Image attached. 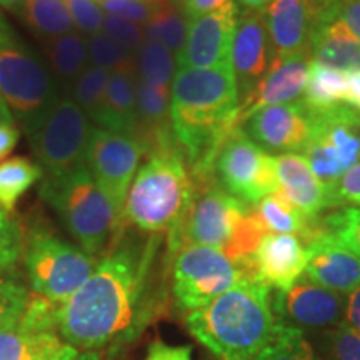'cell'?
I'll list each match as a JSON object with an SVG mask.
<instances>
[{
    "mask_svg": "<svg viewBox=\"0 0 360 360\" xmlns=\"http://www.w3.org/2000/svg\"><path fill=\"white\" fill-rule=\"evenodd\" d=\"M247 277L245 269L222 250L205 245H182L174 262V297L179 307L197 310Z\"/></svg>",
    "mask_w": 360,
    "mask_h": 360,
    "instance_id": "obj_11",
    "label": "cell"
},
{
    "mask_svg": "<svg viewBox=\"0 0 360 360\" xmlns=\"http://www.w3.org/2000/svg\"><path fill=\"white\" fill-rule=\"evenodd\" d=\"M175 142L192 164L193 182H209L215 159L240 127V96L232 65L179 69L170 87Z\"/></svg>",
    "mask_w": 360,
    "mask_h": 360,
    "instance_id": "obj_2",
    "label": "cell"
},
{
    "mask_svg": "<svg viewBox=\"0 0 360 360\" xmlns=\"http://www.w3.org/2000/svg\"><path fill=\"white\" fill-rule=\"evenodd\" d=\"M244 132L270 152H302L310 134V117L302 102L264 107L245 120Z\"/></svg>",
    "mask_w": 360,
    "mask_h": 360,
    "instance_id": "obj_18",
    "label": "cell"
},
{
    "mask_svg": "<svg viewBox=\"0 0 360 360\" xmlns=\"http://www.w3.org/2000/svg\"><path fill=\"white\" fill-rule=\"evenodd\" d=\"M278 192L307 219H317L323 210L335 209L332 192L319 180L309 162L297 152L274 155Z\"/></svg>",
    "mask_w": 360,
    "mask_h": 360,
    "instance_id": "obj_23",
    "label": "cell"
},
{
    "mask_svg": "<svg viewBox=\"0 0 360 360\" xmlns=\"http://www.w3.org/2000/svg\"><path fill=\"white\" fill-rule=\"evenodd\" d=\"M154 244L143 249L117 242L98 260L89 281L57 307V330L64 344L102 350L132 339L146 317V281Z\"/></svg>",
    "mask_w": 360,
    "mask_h": 360,
    "instance_id": "obj_1",
    "label": "cell"
},
{
    "mask_svg": "<svg viewBox=\"0 0 360 360\" xmlns=\"http://www.w3.org/2000/svg\"><path fill=\"white\" fill-rule=\"evenodd\" d=\"M319 222L360 259V205L344 207Z\"/></svg>",
    "mask_w": 360,
    "mask_h": 360,
    "instance_id": "obj_37",
    "label": "cell"
},
{
    "mask_svg": "<svg viewBox=\"0 0 360 360\" xmlns=\"http://www.w3.org/2000/svg\"><path fill=\"white\" fill-rule=\"evenodd\" d=\"M304 244L307 247L305 277L337 294H350L360 285V259L327 232L319 219Z\"/></svg>",
    "mask_w": 360,
    "mask_h": 360,
    "instance_id": "obj_17",
    "label": "cell"
},
{
    "mask_svg": "<svg viewBox=\"0 0 360 360\" xmlns=\"http://www.w3.org/2000/svg\"><path fill=\"white\" fill-rule=\"evenodd\" d=\"M238 7L231 0L217 11L188 20L187 37L177 56L179 69H210L232 65V44Z\"/></svg>",
    "mask_w": 360,
    "mask_h": 360,
    "instance_id": "obj_16",
    "label": "cell"
},
{
    "mask_svg": "<svg viewBox=\"0 0 360 360\" xmlns=\"http://www.w3.org/2000/svg\"><path fill=\"white\" fill-rule=\"evenodd\" d=\"M44 57L58 90L69 94L75 80L90 65L87 37L74 30L62 37L47 40L44 44Z\"/></svg>",
    "mask_w": 360,
    "mask_h": 360,
    "instance_id": "obj_26",
    "label": "cell"
},
{
    "mask_svg": "<svg viewBox=\"0 0 360 360\" xmlns=\"http://www.w3.org/2000/svg\"><path fill=\"white\" fill-rule=\"evenodd\" d=\"M345 322L360 335V285L349 294L345 305Z\"/></svg>",
    "mask_w": 360,
    "mask_h": 360,
    "instance_id": "obj_49",
    "label": "cell"
},
{
    "mask_svg": "<svg viewBox=\"0 0 360 360\" xmlns=\"http://www.w3.org/2000/svg\"><path fill=\"white\" fill-rule=\"evenodd\" d=\"M42 177V167L25 157H12L0 162V209L11 214L17 202Z\"/></svg>",
    "mask_w": 360,
    "mask_h": 360,
    "instance_id": "obj_30",
    "label": "cell"
},
{
    "mask_svg": "<svg viewBox=\"0 0 360 360\" xmlns=\"http://www.w3.org/2000/svg\"><path fill=\"white\" fill-rule=\"evenodd\" d=\"M274 60L264 12H247L238 19L232 44V69L240 102L254 90Z\"/></svg>",
    "mask_w": 360,
    "mask_h": 360,
    "instance_id": "obj_20",
    "label": "cell"
},
{
    "mask_svg": "<svg viewBox=\"0 0 360 360\" xmlns=\"http://www.w3.org/2000/svg\"><path fill=\"white\" fill-rule=\"evenodd\" d=\"M98 2H105V0H98Z\"/></svg>",
    "mask_w": 360,
    "mask_h": 360,
    "instance_id": "obj_55",
    "label": "cell"
},
{
    "mask_svg": "<svg viewBox=\"0 0 360 360\" xmlns=\"http://www.w3.org/2000/svg\"><path fill=\"white\" fill-rule=\"evenodd\" d=\"M347 75V90H345V102L352 109L360 112V70L350 72Z\"/></svg>",
    "mask_w": 360,
    "mask_h": 360,
    "instance_id": "obj_50",
    "label": "cell"
},
{
    "mask_svg": "<svg viewBox=\"0 0 360 360\" xmlns=\"http://www.w3.org/2000/svg\"><path fill=\"white\" fill-rule=\"evenodd\" d=\"M92 130L94 125L82 109L62 94L25 134L47 177H57L85 164Z\"/></svg>",
    "mask_w": 360,
    "mask_h": 360,
    "instance_id": "obj_9",
    "label": "cell"
},
{
    "mask_svg": "<svg viewBox=\"0 0 360 360\" xmlns=\"http://www.w3.org/2000/svg\"><path fill=\"white\" fill-rule=\"evenodd\" d=\"M103 32L109 35L112 40H115L120 47H124L125 51L134 53V56L146 40L143 25L120 19V17L109 15V13H105V20H103Z\"/></svg>",
    "mask_w": 360,
    "mask_h": 360,
    "instance_id": "obj_40",
    "label": "cell"
},
{
    "mask_svg": "<svg viewBox=\"0 0 360 360\" xmlns=\"http://www.w3.org/2000/svg\"><path fill=\"white\" fill-rule=\"evenodd\" d=\"M101 6L103 12L109 15L146 25L155 13L159 4L147 2V0H105V2H101Z\"/></svg>",
    "mask_w": 360,
    "mask_h": 360,
    "instance_id": "obj_41",
    "label": "cell"
},
{
    "mask_svg": "<svg viewBox=\"0 0 360 360\" xmlns=\"http://www.w3.org/2000/svg\"><path fill=\"white\" fill-rule=\"evenodd\" d=\"M24 242L19 224L0 209V274H11L24 254Z\"/></svg>",
    "mask_w": 360,
    "mask_h": 360,
    "instance_id": "obj_38",
    "label": "cell"
},
{
    "mask_svg": "<svg viewBox=\"0 0 360 360\" xmlns=\"http://www.w3.org/2000/svg\"><path fill=\"white\" fill-rule=\"evenodd\" d=\"M328 345L335 360H360V335L345 321L332 328Z\"/></svg>",
    "mask_w": 360,
    "mask_h": 360,
    "instance_id": "obj_42",
    "label": "cell"
},
{
    "mask_svg": "<svg viewBox=\"0 0 360 360\" xmlns=\"http://www.w3.org/2000/svg\"><path fill=\"white\" fill-rule=\"evenodd\" d=\"M51 360H102L101 350H82L64 344Z\"/></svg>",
    "mask_w": 360,
    "mask_h": 360,
    "instance_id": "obj_48",
    "label": "cell"
},
{
    "mask_svg": "<svg viewBox=\"0 0 360 360\" xmlns=\"http://www.w3.org/2000/svg\"><path fill=\"white\" fill-rule=\"evenodd\" d=\"M195 193L179 146L159 148L135 174L125 200V222L142 232H169L170 252L177 254L180 229Z\"/></svg>",
    "mask_w": 360,
    "mask_h": 360,
    "instance_id": "obj_4",
    "label": "cell"
},
{
    "mask_svg": "<svg viewBox=\"0 0 360 360\" xmlns=\"http://www.w3.org/2000/svg\"><path fill=\"white\" fill-rule=\"evenodd\" d=\"M65 6L69 8L75 30L85 37L102 32L105 12L98 0H65Z\"/></svg>",
    "mask_w": 360,
    "mask_h": 360,
    "instance_id": "obj_39",
    "label": "cell"
},
{
    "mask_svg": "<svg viewBox=\"0 0 360 360\" xmlns=\"http://www.w3.org/2000/svg\"><path fill=\"white\" fill-rule=\"evenodd\" d=\"M310 67H312L310 53L274 58L264 77L240 102V124H244L250 115L264 107L282 105L297 101L307 85Z\"/></svg>",
    "mask_w": 360,
    "mask_h": 360,
    "instance_id": "obj_21",
    "label": "cell"
},
{
    "mask_svg": "<svg viewBox=\"0 0 360 360\" xmlns=\"http://www.w3.org/2000/svg\"><path fill=\"white\" fill-rule=\"evenodd\" d=\"M109 77L110 72L89 65L67 94L89 117L90 122L94 124H96L97 117L102 110L103 101H105Z\"/></svg>",
    "mask_w": 360,
    "mask_h": 360,
    "instance_id": "obj_33",
    "label": "cell"
},
{
    "mask_svg": "<svg viewBox=\"0 0 360 360\" xmlns=\"http://www.w3.org/2000/svg\"><path fill=\"white\" fill-rule=\"evenodd\" d=\"M347 75L330 67L312 62L307 85L302 94L304 107L309 112H322L334 109L345 102Z\"/></svg>",
    "mask_w": 360,
    "mask_h": 360,
    "instance_id": "obj_29",
    "label": "cell"
},
{
    "mask_svg": "<svg viewBox=\"0 0 360 360\" xmlns=\"http://www.w3.org/2000/svg\"><path fill=\"white\" fill-rule=\"evenodd\" d=\"M187 29L188 20L180 12V8H175L169 4H159L152 19L143 25V34L147 40H157L164 44L177 60V56L186 42Z\"/></svg>",
    "mask_w": 360,
    "mask_h": 360,
    "instance_id": "obj_32",
    "label": "cell"
},
{
    "mask_svg": "<svg viewBox=\"0 0 360 360\" xmlns=\"http://www.w3.org/2000/svg\"><path fill=\"white\" fill-rule=\"evenodd\" d=\"M87 51L90 65L110 72V74L120 70H137L134 53L120 47L103 30L98 34L89 35Z\"/></svg>",
    "mask_w": 360,
    "mask_h": 360,
    "instance_id": "obj_35",
    "label": "cell"
},
{
    "mask_svg": "<svg viewBox=\"0 0 360 360\" xmlns=\"http://www.w3.org/2000/svg\"><path fill=\"white\" fill-rule=\"evenodd\" d=\"M40 193L89 255L102 259L119 242L124 214L98 187L85 164L57 177H45Z\"/></svg>",
    "mask_w": 360,
    "mask_h": 360,
    "instance_id": "obj_5",
    "label": "cell"
},
{
    "mask_svg": "<svg viewBox=\"0 0 360 360\" xmlns=\"http://www.w3.org/2000/svg\"><path fill=\"white\" fill-rule=\"evenodd\" d=\"M57 307L30 295L19 321L0 330V360H51L64 345L57 330Z\"/></svg>",
    "mask_w": 360,
    "mask_h": 360,
    "instance_id": "obj_15",
    "label": "cell"
},
{
    "mask_svg": "<svg viewBox=\"0 0 360 360\" xmlns=\"http://www.w3.org/2000/svg\"><path fill=\"white\" fill-rule=\"evenodd\" d=\"M274 309L287 314L299 326L310 328H335L345 317L342 295L304 276L287 292H277Z\"/></svg>",
    "mask_w": 360,
    "mask_h": 360,
    "instance_id": "obj_22",
    "label": "cell"
},
{
    "mask_svg": "<svg viewBox=\"0 0 360 360\" xmlns=\"http://www.w3.org/2000/svg\"><path fill=\"white\" fill-rule=\"evenodd\" d=\"M312 62L342 74L360 70V40L350 32L349 27L332 13L315 29L310 42Z\"/></svg>",
    "mask_w": 360,
    "mask_h": 360,
    "instance_id": "obj_24",
    "label": "cell"
},
{
    "mask_svg": "<svg viewBox=\"0 0 360 360\" xmlns=\"http://www.w3.org/2000/svg\"><path fill=\"white\" fill-rule=\"evenodd\" d=\"M227 2H231V0H180V12L184 13L187 20H193L197 17L205 15V13L217 11Z\"/></svg>",
    "mask_w": 360,
    "mask_h": 360,
    "instance_id": "obj_46",
    "label": "cell"
},
{
    "mask_svg": "<svg viewBox=\"0 0 360 360\" xmlns=\"http://www.w3.org/2000/svg\"><path fill=\"white\" fill-rule=\"evenodd\" d=\"M337 15L360 40V0H337Z\"/></svg>",
    "mask_w": 360,
    "mask_h": 360,
    "instance_id": "obj_45",
    "label": "cell"
},
{
    "mask_svg": "<svg viewBox=\"0 0 360 360\" xmlns=\"http://www.w3.org/2000/svg\"><path fill=\"white\" fill-rule=\"evenodd\" d=\"M135 64L139 79L162 92L170 94L177 60L164 44L157 40H143L141 49L135 53Z\"/></svg>",
    "mask_w": 360,
    "mask_h": 360,
    "instance_id": "obj_31",
    "label": "cell"
},
{
    "mask_svg": "<svg viewBox=\"0 0 360 360\" xmlns=\"http://www.w3.org/2000/svg\"><path fill=\"white\" fill-rule=\"evenodd\" d=\"M137 119V70L112 72L96 127L135 134Z\"/></svg>",
    "mask_w": 360,
    "mask_h": 360,
    "instance_id": "obj_25",
    "label": "cell"
},
{
    "mask_svg": "<svg viewBox=\"0 0 360 360\" xmlns=\"http://www.w3.org/2000/svg\"><path fill=\"white\" fill-rule=\"evenodd\" d=\"M6 122H13V117L8 110V107L4 102V98L0 97V124H6Z\"/></svg>",
    "mask_w": 360,
    "mask_h": 360,
    "instance_id": "obj_52",
    "label": "cell"
},
{
    "mask_svg": "<svg viewBox=\"0 0 360 360\" xmlns=\"http://www.w3.org/2000/svg\"><path fill=\"white\" fill-rule=\"evenodd\" d=\"M214 169L220 187L250 207L278 191L274 155L259 147L242 127L233 129L224 142Z\"/></svg>",
    "mask_w": 360,
    "mask_h": 360,
    "instance_id": "obj_12",
    "label": "cell"
},
{
    "mask_svg": "<svg viewBox=\"0 0 360 360\" xmlns=\"http://www.w3.org/2000/svg\"><path fill=\"white\" fill-rule=\"evenodd\" d=\"M30 292L19 278L11 274H0V330L17 322L25 312Z\"/></svg>",
    "mask_w": 360,
    "mask_h": 360,
    "instance_id": "obj_36",
    "label": "cell"
},
{
    "mask_svg": "<svg viewBox=\"0 0 360 360\" xmlns=\"http://www.w3.org/2000/svg\"><path fill=\"white\" fill-rule=\"evenodd\" d=\"M143 360H192V349L186 345H169L159 340L148 347Z\"/></svg>",
    "mask_w": 360,
    "mask_h": 360,
    "instance_id": "obj_44",
    "label": "cell"
},
{
    "mask_svg": "<svg viewBox=\"0 0 360 360\" xmlns=\"http://www.w3.org/2000/svg\"><path fill=\"white\" fill-rule=\"evenodd\" d=\"M265 233L269 232L250 205L209 182L200 193H195L180 229L179 245H205L222 250L242 265L250 278V259Z\"/></svg>",
    "mask_w": 360,
    "mask_h": 360,
    "instance_id": "obj_6",
    "label": "cell"
},
{
    "mask_svg": "<svg viewBox=\"0 0 360 360\" xmlns=\"http://www.w3.org/2000/svg\"><path fill=\"white\" fill-rule=\"evenodd\" d=\"M252 209L269 233H290L300 240L309 236L315 222V219H307L300 210H297L278 191L269 193Z\"/></svg>",
    "mask_w": 360,
    "mask_h": 360,
    "instance_id": "obj_28",
    "label": "cell"
},
{
    "mask_svg": "<svg viewBox=\"0 0 360 360\" xmlns=\"http://www.w3.org/2000/svg\"><path fill=\"white\" fill-rule=\"evenodd\" d=\"M143 152L141 141L134 134L114 132L94 125L85 165L98 187L122 214Z\"/></svg>",
    "mask_w": 360,
    "mask_h": 360,
    "instance_id": "obj_13",
    "label": "cell"
},
{
    "mask_svg": "<svg viewBox=\"0 0 360 360\" xmlns=\"http://www.w3.org/2000/svg\"><path fill=\"white\" fill-rule=\"evenodd\" d=\"M42 57L22 40L0 12V97L27 132L60 97Z\"/></svg>",
    "mask_w": 360,
    "mask_h": 360,
    "instance_id": "obj_7",
    "label": "cell"
},
{
    "mask_svg": "<svg viewBox=\"0 0 360 360\" xmlns=\"http://www.w3.org/2000/svg\"><path fill=\"white\" fill-rule=\"evenodd\" d=\"M15 12L22 22L45 42L75 30L65 0H25Z\"/></svg>",
    "mask_w": 360,
    "mask_h": 360,
    "instance_id": "obj_27",
    "label": "cell"
},
{
    "mask_svg": "<svg viewBox=\"0 0 360 360\" xmlns=\"http://www.w3.org/2000/svg\"><path fill=\"white\" fill-rule=\"evenodd\" d=\"M25 0H0V7L11 8V11H15L20 4H24Z\"/></svg>",
    "mask_w": 360,
    "mask_h": 360,
    "instance_id": "obj_53",
    "label": "cell"
},
{
    "mask_svg": "<svg viewBox=\"0 0 360 360\" xmlns=\"http://www.w3.org/2000/svg\"><path fill=\"white\" fill-rule=\"evenodd\" d=\"M264 12L274 58L310 53L319 24L337 12V0H272Z\"/></svg>",
    "mask_w": 360,
    "mask_h": 360,
    "instance_id": "obj_14",
    "label": "cell"
},
{
    "mask_svg": "<svg viewBox=\"0 0 360 360\" xmlns=\"http://www.w3.org/2000/svg\"><path fill=\"white\" fill-rule=\"evenodd\" d=\"M20 139L19 129L13 122L0 124V160H4L15 148Z\"/></svg>",
    "mask_w": 360,
    "mask_h": 360,
    "instance_id": "obj_47",
    "label": "cell"
},
{
    "mask_svg": "<svg viewBox=\"0 0 360 360\" xmlns=\"http://www.w3.org/2000/svg\"><path fill=\"white\" fill-rule=\"evenodd\" d=\"M307 269V247L290 233H265L250 259L252 281L287 292Z\"/></svg>",
    "mask_w": 360,
    "mask_h": 360,
    "instance_id": "obj_19",
    "label": "cell"
},
{
    "mask_svg": "<svg viewBox=\"0 0 360 360\" xmlns=\"http://www.w3.org/2000/svg\"><path fill=\"white\" fill-rule=\"evenodd\" d=\"M278 321L270 289L249 281L187 314V327L220 360H254L272 340Z\"/></svg>",
    "mask_w": 360,
    "mask_h": 360,
    "instance_id": "obj_3",
    "label": "cell"
},
{
    "mask_svg": "<svg viewBox=\"0 0 360 360\" xmlns=\"http://www.w3.org/2000/svg\"><path fill=\"white\" fill-rule=\"evenodd\" d=\"M22 257L34 294L56 305L67 302L89 281L101 260L44 229L29 233Z\"/></svg>",
    "mask_w": 360,
    "mask_h": 360,
    "instance_id": "obj_8",
    "label": "cell"
},
{
    "mask_svg": "<svg viewBox=\"0 0 360 360\" xmlns=\"http://www.w3.org/2000/svg\"><path fill=\"white\" fill-rule=\"evenodd\" d=\"M147 2H152V4H157V2H162V0H147Z\"/></svg>",
    "mask_w": 360,
    "mask_h": 360,
    "instance_id": "obj_54",
    "label": "cell"
},
{
    "mask_svg": "<svg viewBox=\"0 0 360 360\" xmlns=\"http://www.w3.org/2000/svg\"><path fill=\"white\" fill-rule=\"evenodd\" d=\"M270 2L272 0H238V4L245 7L247 12H262Z\"/></svg>",
    "mask_w": 360,
    "mask_h": 360,
    "instance_id": "obj_51",
    "label": "cell"
},
{
    "mask_svg": "<svg viewBox=\"0 0 360 360\" xmlns=\"http://www.w3.org/2000/svg\"><path fill=\"white\" fill-rule=\"evenodd\" d=\"M254 360H322L305 339L302 330L278 322L270 344Z\"/></svg>",
    "mask_w": 360,
    "mask_h": 360,
    "instance_id": "obj_34",
    "label": "cell"
},
{
    "mask_svg": "<svg viewBox=\"0 0 360 360\" xmlns=\"http://www.w3.org/2000/svg\"><path fill=\"white\" fill-rule=\"evenodd\" d=\"M334 199L337 207L345 204L360 205V160L337 182L334 187Z\"/></svg>",
    "mask_w": 360,
    "mask_h": 360,
    "instance_id": "obj_43",
    "label": "cell"
},
{
    "mask_svg": "<svg viewBox=\"0 0 360 360\" xmlns=\"http://www.w3.org/2000/svg\"><path fill=\"white\" fill-rule=\"evenodd\" d=\"M309 117L310 134L302 154L314 174L334 195V187L342 175L360 160V114L352 107L337 105L309 112Z\"/></svg>",
    "mask_w": 360,
    "mask_h": 360,
    "instance_id": "obj_10",
    "label": "cell"
}]
</instances>
